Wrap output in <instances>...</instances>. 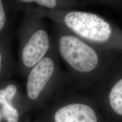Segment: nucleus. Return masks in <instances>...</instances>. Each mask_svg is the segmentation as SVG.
Returning <instances> with one entry per match:
<instances>
[{
    "label": "nucleus",
    "instance_id": "obj_11",
    "mask_svg": "<svg viewBox=\"0 0 122 122\" xmlns=\"http://www.w3.org/2000/svg\"><path fill=\"white\" fill-rule=\"evenodd\" d=\"M1 53H0V70H1Z\"/></svg>",
    "mask_w": 122,
    "mask_h": 122
},
{
    "label": "nucleus",
    "instance_id": "obj_9",
    "mask_svg": "<svg viewBox=\"0 0 122 122\" xmlns=\"http://www.w3.org/2000/svg\"><path fill=\"white\" fill-rule=\"evenodd\" d=\"M36 4L42 6L48 7L49 9L55 8L57 5V1L54 0H37V1H33Z\"/></svg>",
    "mask_w": 122,
    "mask_h": 122
},
{
    "label": "nucleus",
    "instance_id": "obj_2",
    "mask_svg": "<svg viewBox=\"0 0 122 122\" xmlns=\"http://www.w3.org/2000/svg\"><path fill=\"white\" fill-rule=\"evenodd\" d=\"M58 49L63 60L79 74H91L101 63L98 51L91 44L74 35H61L59 38Z\"/></svg>",
    "mask_w": 122,
    "mask_h": 122
},
{
    "label": "nucleus",
    "instance_id": "obj_5",
    "mask_svg": "<svg viewBox=\"0 0 122 122\" xmlns=\"http://www.w3.org/2000/svg\"><path fill=\"white\" fill-rule=\"evenodd\" d=\"M55 122H97L95 111L91 106L82 103H72L58 110Z\"/></svg>",
    "mask_w": 122,
    "mask_h": 122
},
{
    "label": "nucleus",
    "instance_id": "obj_7",
    "mask_svg": "<svg viewBox=\"0 0 122 122\" xmlns=\"http://www.w3.org/2000/svg\"><path fill=\"white\" fill-rule=\"evenodd\" d=\"M16 86L14 85H8L5 89L0 90V104H11V102L16 93Z\"/></svg>",
    "mask_w": 122,
    "mask_h": 122
},
{
    "label": "nucleus",
    "instance_id": "obj_4",
    "mask_svg": "<svg viewBox=\"0 0 122 122\" xmlns=\"http://www.w3.org/2000/svg\"><path fill=\"white\" fill-rule=\"evenodd\" d=\"M49 39L45 30H39L30 37L22 52V60L27 67H33L40 62L48 52Z\"/></svg>",
    "mask_w": 122,
    "mask_h": 122
},
{
    "label": "nucleus",
    "instance_id": "obj_10",
    "mask_svg": "<svg viewBox=\"0 0 122 122\" xmlns=\"http://www.w3.org/2000/svg\"><path fill=\"white\" fill-rule=\"evenodd\" d=\"M5 14L4 8L2 2L0 1V30H2L4 26L5 23Z\"/></svg>",
    "mask_w": 122,
    "mask_h": 122
},
{
    "label": "nucleus",
    "instance_id": "obj_6",
    "mask_svg": "<svg viewBox=\"0 0 122 122\" xmlns=\"http://www.w3.org/2000/svg\"><path fill=\"white\" fill-rule=\"evenodd\" d=\"M111 108L116 114L122 116V78L111 88L109 94Z\"/></svg>",
    "mask_w": 122,
    "mask_h": 122
},
{
    "label": "nucleus",
    "instance_id": "obj_8",
    "mask_svg": "<svg viewBox=\"0 0 122 122\" xmlns=\"http://www.w3.org/2000/svg\"><path fill=\"white\" fill-rule=\"evenodd\" d=\"M2 114L8 122H18L19 114L17 110L11 104L6 103L2 105Z\"/></svg>",
    "mask_w": 122,
    "mask_h": 122
},
{
    "label": "nucleus",
    "instance_id": "obj_3",
    "mask_svg": "<svg viewBox=\"0 0 122 122\" xmlns=\"http://www.w3.org/2000/svg\"><path fill=\"white\" fill-rule=\"evenodd\" d=\"M55 64L50 57H45L32 68L28 75L27 92L30 100L37 99L52 77Z\"/></svg>",
    "mask_w": 122,
    "mask_h": 122
},
{
    "label": "nucleus",
    "instance_id": "obj_1",
    "mask_svg": "<svg viewBox=\"0 0 122 122\" xmlns=\"http://www.w3.org/2000/svg\"><path fill=\"white\" fill-rule=\"evenodd\" d=\"M62 19L73 35L88 43L106 46L113 32L111 24L106 20L89 12L69 11Z\"/></svg>",
    "mask_w": 122,
    "mask_h": 122
}]
</instances>
